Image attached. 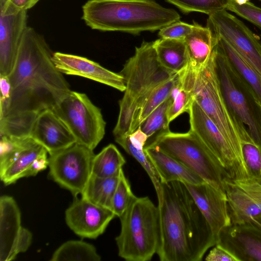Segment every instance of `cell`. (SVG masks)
Listing matches in <instances>:
<instances>
[{"label": "cell", "mask_w": 261, "mask_h": 261, "mask_svg": "<svg viewBox=\"0 0 261 261\" xmlns=\"http://www.w3.org/2000/svg\"><path fill=\"white\" fill-rule=\"evenodd\" d=\"M216 244L228 250L239 261H261V216L224 228Z\"/></svg>", "instance_id": "obj_16"}, {"label": "cell", "mask_w": 261, "mask_h": 261, "mask_svg": "<svg viewBox=\"0 0 261 261\" xmlns=\"http://www.w3.org/2000/svg\"><path fill=\"white\" fill-rule=\"evenodd\" d=\"M52 110L68 128L76 143L93 150L103 139L106 123L100 109L86 94L71 90Z\"/></svg>", "instance_id": "obj_9"}, {"label": "cell", "mask_w": 261, "mask_h": 261, "mask_svg": "<svg viewBox=\"0 0 261 261\" xmlns=\"http://www.w3.org/2000/svg\"><path fill=\"white\" fill-rule=\"evenodd\" d=\"M178 75L182 85L191 91L200 107L217 126L238 157L244 161L241 143L247 141L223 97L212 51L207 62L200 68L193 69L188 65Z\"/></svg>", "instance_id": "obj_5"}, {"label": "cell", "mask_w": 261, "mask_h": 261, "mask_svg": "<svg viewBox=\"0 0 261 261\" xmlns=\"http://www.w3.org/2000/svg\"><path fill=\"white\" fill-rule=\"evenodd\" d=\"M205 259L206 261H239L228 250L218 244L210 250Z\"/></svg>", "instance_id": "obj_37"}, {"label": "cell", "mask_w": 261, "mask_h": 261, "mask_svg": "<svg viewBox=\"0 0 261 261\" xmlns=\"http://www.w3.org/2000/svg\"><path fill=\"white\" fill-rule=\"evenodd\" d=\"M65 221L76 235L94 239L101 235L116 216L110 209L82 198H77L66 209Z\"/></svg>", "instance_id": "obj_17"}, {"label": "cell", "mask_w": 261, "mask_h": 261, "mask_svg": "<svg viewBox=\"0 0 261 261\" xmlns=\"http://www.w3.org/2000/svg\"><path fill=\"white\" fill-rule=\"evenodd\" d=\"M31 138L51 155L76 143L68 128L51 109L40 113L32 126Z\"/></svg>", "instance_id": "obj_20"}, {"label": "cell", "mask_w": 261, "mask_h": 261, "mask_svg": "<svg viewBox=\"0 0 261 261\" xmlns=\"http://www.w3.org/2000/svg\"><path fill=\"white\" fill-rule=\"evenodd\" d=\"M231 224L249 222L261 214V178L224 180Z\"/></svg>", "instance_id": "obj_15"}, {"label": "cell", "mask_w": 261, "mask_h": 261, "mask_svg": "<svg viewBox=\"0 0 261 261\" xmlns=\"http://www.w3.org/2000/svg\"><path fill=\"white\" fill-rule=\"evenodd\" d=\"M128 137L130 143L134 147L140 150L144 149L148 138L140 127L129 134Z\"/></svg>", "instance_id": "obj_38"}, {"label": "cell", "mask_w": 261, "mask_h": 261, "mask_svg": "<svg viewBox=\"0 0 261 261\" xmlns=\"http://www.w3.org/2000/svg\"><path fill=\"white\" fill-rule=\"evenodd\" d=\"M207 27L223 39L261 72V42L240 19L226 10L208 15Z\"/></svg>", "instance_id": "obj_12"}, {"label": "cell", "mask_w": 261, "mask_h": 261, "mask_svg": "<svg viewBox=\"0 0 261 261\" xmlns=\"http://www.w3.org/2000/svg\"><path fill=\"white\" fill-rule=\"evenodd\" d=\"M158 200L161 261H200L216 244L210 225L184 183L161 182Z\"/></svg>", "instance_id": "obj_2"}, {"label": "cell", "mask_w": 261, "mask_h": 261, "mask_svg": "<svg viewBox=\"0 0 261 261\" xmlns=\"http://www.w3.org/2000/svg\"><path fill=\"white\" fill-rule=\"evenodd\" d=\"M241 149L249 178H261V150L251 142H242Z\"/></svg>", "instance_id": "obj_34"}, {"label": "cell", "mask_w": 261, "mask_h": 261, "mask_svg": "<svg viewBox=\"0 0 261 261\" xmlns=\"http://www.w3.org/2000/svg\"><path fill=\"white\" fill-rule=\"evenodd\" d=\"M125 163V159L116 146L110 144L95 154L91 174L102 178L112 177L119 173Z\"/></svg>", "instance_id": "obj_27"}, {"label": "cell", "mask_w": 261, "mask_h": 261, "mask_svg": "<svg viewBox=\"0 0 261 261\" xmlns=\"http://www.w3.org/2000/svg\"><path fill=\"white\" fill-rule=\"evenodd\" d=\"M213 37L231 66L250 87L261 104V72L225 40Z\"/></svg>", "instance_id": "obj_25"}, {"label": "cell", "mask_w": 261, "mask_h": 261, "mask_svg": "<svg viewBox=\"0 0 261 261\" xmlns=\"http://www.w3.org/2000/svg\"><path fill=\"white\" fill-rule=\"evenodd\" d=\"M193 27V24L178 20L160 30L158 35L162 38L184 39Z\"/></svg>", "instance_id": "obj_36"}, {"label": "cell", "mask_w": 261, "mask_h": 261, "mask_svg": "<svg viewBox=\"0 0 261 261\" xmlns=\"http://www.w3.org/2000/svg\"><path fill=\"white\" fill-rule=\"evenodd\" d=\"M144 150L157 172L161 182L178 181L195 185L205 182L197 174L167 153L149 146H145Z\"/></svg>", "instance_id": "obj_22"}, {"label": "cell", "mask_w": 261, "mask_h": 261, "mask_svg": "<svg viewBox=\"0 0 261 261\" xmlns=\"http://www.w3.org/2000/svg\"><path fill=\"white\" fill-rule=\"evenodd\" d=\"M259 216H261V214Z\"/></svg>", "instance_id": "obj_42"}, {"label": "cell", "mask_w": 261, "mask_h": 261, "mask_svg": "<svg viewBox=\"0 0 261 261\" xmlns=\"http://www.w3.org/2000/svg\"><path fill=\"white\" fill-rule=\"evenodd\" d=\"M100 256L91 244L79 240L68 241L54 252L51 261H99Z\"/></svg>", "instance_id": "obj_28"}, {"label": "cell", "mask_w": 261, "mask_h": 261, "mask_svg": "<svg viewBox=\"0 0 261 261\" xmlns=\"http://www.w3.org/2000/svg\"><path fill=\"white\" fill-rule=\"evenodd\" d=\"M146 146L173 157L226 195L224 180L229 178L226 171L208 148L190 130L184 133L170 130L160 133Z\"/></svg>", "instance_id": "obj_8"}, {"label": "cell", "mask_w": 261, "mask_h": 261, "mask_svg": "<svg viewBox=\"0 0 261 261\" xmlns=\"http://www.w3.org/2000/svg\"><path fill=\"white\" fill-rule=\"evenodd\" d=\"M170 96L173 100L167 114L170 123L184 112L188 113L194 99L191 91L181 84L179 75Z\"/></svg>", "instance_id": "obj_32"}, {"label": "cell", "mask_w": 261, "mask_h": 261, "mask_svg": "<svg viewBox=\"0 0 261 261\" xmlns=\"http://www.w3.org/2000/svg\"><path fill=\"white\" fill-rule=\"evenodd\" d=\"M184 184L210 225L217 243L220 231L231 224L226 195L205 182Z\"/></svg>", "instance_id": "obj_18"}, {"label": "cell", "mask_w": 261, "mask_h": 261, "mask_svg": "<svg viewBox=\"0 0 261 261\" xmlns=\"http://www.w3.org/2000/svg\"><path fill=\"white\" fill-rule=\"evenodd\" d=\"M27 10L0 0V75L8 76L15 61L19 45L28 27Z\"/></svg>", "instance_id": "obj_14"}, {"label": "cell", "mask_w": 261, "mask_h": 261, "mask_svg": "<svg viewBox=\"0 0 261 261\" xmlns=\"http://www.w3.org/2000/svg\"><path fill=\"white\" fill-rule=\"evenodd\" d=\"M93 150L75 143L49 155L50 178L76 197L81 195L91 174Z\"/></svg>", "instance_id": "obj_11"}, {"label": "cell", "mask_w": 261, "mask_h": 261, "mask_svg": "<svg viewBox=\"0 0 261 261\" xmlns=\"http://www.w3.org/2000/svg\"><path fill=\"white\" fill-rule=\"evenodd\" d=\"M192 31L184 38L187 48L189 64L193 69H199L208 61L215 41L211 30L193 22Z\"/></svg>", "instance_id": "obj_23"}, {"label": "cell", "mask_w": 261, "mask_h": 261, "mask_svg": "<svg viewBox=\"0 0 261 261\" xmlns=\"http://www.w3.org/2000/svg\"><path fill=\"white\" fill-rule=\"evenodd\" d=\"M135 196L121 169L112 201L111 210L115 216L120 217L127 208Z\"/></svg>", "instance_id": "obj_33"}, {"label": "cell", "mask_w": 261, "mask_h": 261, "mask_svg": "<svg viewBox=\"0 0 261 261\" xmlns=\"http://www.w3.org/2000/svg\"><path fill=\"white\" fill-rule=\"evenodd\" d=\"M125 85L119 101V113L113 133L115 138L128 136L135 130L137 116L153 90L178 74L162 66L153 42L143 41L136 47L119 73Z\"/></svg>", "instance_id": "obj_4"}, {"label": "cell", "mask_w": 261, "mask_h": 261, "mask_svg": "<svg viewBox=\"0 0 261 261\" xmlns=\"http://www.w3.org/2000/svg\"><path fill=\"white\" fill-rule=\"evenodd\" d=\"M45 149L30 137L22 139L19 147L5 159L0 161V177L5 185L31 176L35 159Z\"/></svg>", "instance_id": "obj_21"}, {"label": "cell", "mask_w": 261, "mask_h": 261, "mask_svg": "<svg viewBox=\"0 0 261 261\" xmlns=\"http://www.w3.org/2000/svg\"><path fill=\"white\" fill-rule=\"evenodd\" d=\"M32 241V234L21 224L19 208L11 196L0 198V260L11 261L25 252Z\"/></svg>", "instance_id": "obj_13"}, {"label": "cell", "mask_w": 261, "mask_h": 261, "mask_svg": "<svg viewBox=\"0 0 261 261\" xmlns=\"http://www.w3.org/2000/svg\"><path fill=\"white\" fill-rule=\"evenodd\" d=\"M53 54L43 36L28 26L8 75L11 93L1 107V136L30 137L37 115L52 110L70 92L68 83L53 61Z\"/></svg>", "instance_id": "obj_1"}, {"label": "cell", "mask_w": 261, "mask_h": 261, "mask_svg": "<svg viewBox=\"0 0 261 261\" xmlns=\"http://www.w3.org/2000/svg\"><path fill=\"white\" fill-rule=\"evenodd\" d=\"M190 130L218 159L229 178H249L245 163L237 155L217 126L194 99L188 112Z\"/></svg>", "instance_id": "obj_10"}, {"label": "cell", "mask_w": 261, "mask_h": 261, "mask_svg": "<svg viewBox=\"0 0 261 261\" xmlns=\"http://www.w3.org/2000/svg\"><path fill=\"white\" fill-rule=\"evenodd\" d=\"M16 8L27 10L34 7L40 0H8Z\"/></svg>", "instance_id": "obj_40"}, {"label": "cell", "mask_w": 261, "mask_h": 261, "mask_svg": "<svg viewBox=\"0 0 261 261\" xmlns=\"http://www.w3.org/2000/svg\"><path fill=\"white\" fill-rule=\"evenodd\" d=\"M237 3H238L239 5H242L245 3H246L248 1H249V0H234Z\"/></svg>", "instance_id": "obj_41"}, {"label": "cell", "mask_w": 261, "mask_h": 261, "mask_svg": "<svg viewBox=\"0 0 261 261\" xmlns=\"http://www.w3.org/2000/svg\"><path fill=\"white\" fill-rule=\"evenodd\" d=\"M57 68L67 75L84 77L108 85L121 92L125 90L123 77L86 58L60 52L53 54Z\"/></svg>", "instance_id": "obj_19"}, {"label": "cell", "mask_w": 261, "mask_h": 261, "mask_svg": "<svg viewBox=\"0 0 261 261\" xmlns=\"http://www.w3.org/2000/svg\"><path fill=\"white\" fill-rule=\"evenodd\" d=\"M153 42L158 61L164 68L178 74L189 65V57L184 39L160 38Z\"/></svg>", "instance_id": "obj_24"}, {"label": "cell", "mask_w": 261, "mask_h": 261, "mask_svg": "<svg viewBox=\"0 0 261 261\" xmlns=\"http://www.w3.org/2000/svg\"><path fill=\"white\" fill-rule=\"evenodd\" d=\"M184 13L198 12L207 14L226 10L230 0H166Z\"/></svg>", "instance_id": "obj_31"}, {"label": "cell", "mask_w": 261, "mask_h": 261, "mask_svg": "<svg viewBox=\"0 0 261 261\" xmlns=\"http://www.w3.org/2000/svg\"><path fill=\"white\" fill-rule=\"evenodd\" d=\"M226 10L237 14L257 27L261 31V8L249 1L239 5L234 0H230Z\"/></svg>", "instance_id": "obj_35"}, {"label": "cell", "mask_w": 261, "mask_h": 261, "mask_svg": "<svg viewBox=\"0 0 261 261\" xmlns=\"http://www.w3.org/2000/svg\"><path fill=\"white\" fill-rule=\"evenodd\" d=\"M173 100V98L170 96L140 124L139 127L147 136L148 139L158 133L159 134L170 130V122L167 114Z\"/></svg>", "instance_id": "obj_29"}, {"label": "cell", "mask_w": 261, "mask_h": 261, "mask_svg": "<svg viewBox=\"0 0 261 261\" xmlns=\"http://www.w3.org/2000/svg\"><path fill=\"white\" fill-rule=\"evenodd\" d=\"M119 178V173L106 178L91 174L81 197L93 203L111 210L112 198Z\"/></svg>", "instance_id": "obj_26"}, {"label": "cell", "mask_w": 261, "mask_h": 261, "mask_svg": "<svg viewBox=\"0 0 261 261\" xmlns=\"http://www.w3.org/2000/svg\"><path fill=\"white\" fill-rule=\"evenodd\" d=\"M119 218L121 230L115 239L118 255L127 261L150 260L160 243L158 207L148 197L135 196Z\"/></svg>", "instance_id": "obj_6"}, {"label": "cell", "mask_w": 261, "mask_h": 261, "mask_svg": "<svg viewBox=\"0 0 261 261\" xmlns=\"http://www.w3.org/2000/svg\"><path fill=\"white\" fill-rule=\"evenodd\" d=\"M82 12L92 30L133 34L160 30L180 18L177 11L153 0H88Z\"/></svg>", "instance_id": "obj_3"}, {"label": "cell", "mask_w": 261, "mask_h": 261, "mask_svg": "<svg viewBox=\"0 0 261 261\" xmlns=\"http://www.w3.org/2000/svg\"><path fill=\"white\" fill-rule=\"evenodd\" d=\"M215 69L228 109L247 142L261 150V104L231 66L216 40L212 50Z\"/></svg>", "instance_id": "obj_7"}, {"label": "cell", "mask_w": 261, "mask_h": 261, "mask_svg": "<svg viewBox=\"0 0 261 261\" xmlns=\"http://www.w3.org/2000/svg\"><path fill=\"white\" fill-rule=\"evenodd\" d=\"M1 107L8 101L11 93V84L8 76L0 75Z\"/></svg>", "instance_id": "obj_39"}, {"label": "cell", "mask_w": 261, "mask_h": 261, "mask_svg": "<svg viewBox=\"0 0 261 261\" xmlns=\"http://www.w3.org/2000/svg\"><path fill=\"white\" fill-rule=\"evenodd\" d=\"M177 79L178 74L153 90L137 116L135 129L138 128L140 124L154 110L170 96Z\"/></svg>", "instance_id": "obj_30"}]
</instances>
